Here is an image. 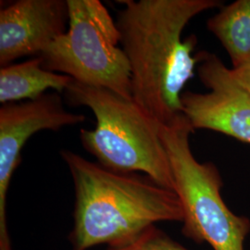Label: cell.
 <instances>
[{
	"instance_id": "cell-10",
	"label": "cell",
	"mask_w": 250,
	"mask_h": 250,
	"mask_svg": "<svg viewBox=\"0 0 250 250\" xmlns=\"http://www.w3.org/2000/svg\"><path fill=\"white\" fill-rule=\"evenodd\" d=\"M208 29L229 55L232 68L250 58V0L224 6L207 22Z\"/></svg>"
},
{
	"instance_id": "cell-8",
	"label": "cell",
	"mask_w": 250,
	"mask_h": 250,
	"mask_svg": "<svg viewBox=\"0 0 250 250\" xmlns=\"http://www.w3.org/2000/svg\"><path fill=\"white\" fill-rule=\"evenodd\" d=\"M68 0H19L0 10V65L39 57L66 32Z\"/></svg>"
},
{
	"instance_id": "cell-9",
	"label": "cell",
	"mask_w": 250,
	"mask_h": 250,
	"mask_svg": "<svg viewBox=\"0 0 250 250\" xmlns=\"http://www.w3.org/2000/svg\"><path fill=\"white\" fill-rule=\"evenodd\" d=\"M72 78L45 70L40 57L17 64H9L0 70V102L16 103L23 99L35 100L48 89L65 92Z\"/></svg>"
},
{
	"instance_id": "cell-4",
	"label": "cell",
	"mask_w": 250,
	"mask_h": 250,
	"mask_svg": "<svg viewBox=\"0 0 250 250\" xmlns=\"http://www.w3.org/2000/svg\"><path fill=\"white\" fill-rule=\"evenodd\" d=\"M194 131L184 114L161 126L174 192L184 213L182 232L196 243H208L214 250H244L250 232V219L234 214L225 204L223 180L214 164L195 158L190 146Z\"/></svg>"
},
{
	"instance_id": "cell-12",
	"label": "cell",
	"mask_w": 250,
	"mask_h": 250,
	"mask_svg": "<svg viewBox=\"0 0 250 250\" xmlns=\"http://www.w3.org/2000/svg\"><path fill=\"white\" fill-rule=\"evenodd\" d=\"M231 72L237 83L250 94V58L241 65L232 68Z\"/></svg>"
},
{
	"instance_id": "cell-5",
	"label": "cell",
	"mask_w": 250,
	"mask_h": 250,
	"mask_svg": "<svg viewBox=\"0 0 250 250\" xmlns=\"http://www.w3.org/2000/svg\"><path fill=\"white\" fill-rule=\"evenodd\" d=\"M69 29L39 57L45 70L133 99L131 68L116 21L99 0H68Z\"/></svg>"
},
{
	"instance_id": "cell-1",
	"label": "cell",
	"mask_w": 250,
	"mask_h": 250,
	"mask_svg": "<svg viewBox=\"0 0 250 250\" xmlns=\"http://www.w3.org/2000/svg\"><path fill=\"white\" fill-rule=\"evenodd\" d=\"M117 15L121 45L131 68L132 97L162 125L183 114L182 96L195 76L197 37L183 39L189 21L222 6L219 0H128Z\"/></svg>"
},
{
	"instance_id": "cell-7",
	"label": "cell",
	"mask_w": 250,
	"mask_h": 250,
	"mask_svg": "<svg viewBox=\"0 0 250 250\" xmlns=\"http://www.w3.org/2000/svg\"><path fill=\"white\" fill-rule=\"evenodd\" d=\"M85 120L83 114L67 111L62 99L55 93L0 107V250H12L7 224V194L21 162L22 147L37 132L59 131Z\"/></svg>"
},
{
	"instance_id": "cell-11",
	"label": "cell",
	"mask_w": 250,
	"mask_h": 250,
	"mask_svg": "<svg viewBox=\"0 0 250 250\" xmlns=\"http://www.w3.org/2000/svg\"><path fill=\"white\" fill-rule=\"evenodd\" d=\"M107 250H188L183 247L156 225L150 226L139 233L134 239L124 245L108 247Z\"/></svg>"
},
{
	"instance_id": "cell-3",
	"label": "cell",
	"mask_w": 250,
	"mask_h": 250,
	"mask_svg": "<svg viewBox=\"0 0 250 250\" xmlns=\"http://www.w3.org/2000/svg\"><path fill=\"white\" fill-rule=\"evenodd\" d=\"M65 94L72 105L89 107L97 118L96 128L82 129L80 139L99 165L122 173L142 172L174 191L169 157L161 140V125L134 99L73 79Z\"/></svg>"
},
{
	"instance_id": "cell-6",
	"label": "cell",
	"mask_w": 250,
	"mask_h": 250,
	"mask_svg": "<svg viewBox=\"0 0 250 250\" xmlns=\"http://www.w3.org/2000/svg\"><path fill=\"white\" fill-rule=\"evenodd\" d=\"M197 56V73L208 91L184 92L183 114L195 130L214 131L250 145V93L218 56L207 51Z\"/></svg>"
},
{
	"instance_id": "cell-2",
	"label": "cell",
	"mask_w": 250,
	"mask_h": 250,
	"mask_svg": "<svg viewBox=\"0 0 250 250\" xmlns=\"http://www.w3.org/2000/svg\"><path fill=\"white\" fill-rule=\"evenodd\" d=\"M61 155L75 190L72 250L117 247L160 222H183L177 194L147 175L107 170L71 150Z\"/></svg>"
}]
</instances>
